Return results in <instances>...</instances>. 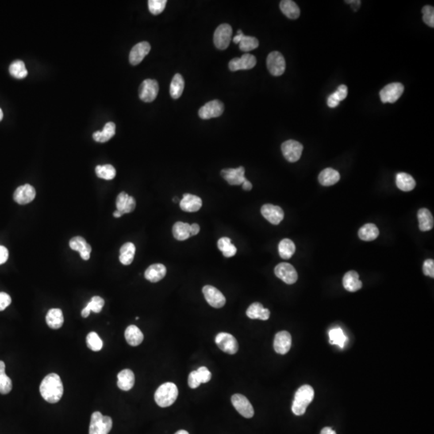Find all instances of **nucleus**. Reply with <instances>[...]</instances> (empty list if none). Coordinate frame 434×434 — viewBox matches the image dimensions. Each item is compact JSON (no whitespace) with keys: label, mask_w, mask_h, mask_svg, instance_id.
I'll return each mask as SVG.
<instances>
[{"label":"nucleus","mask_w":434,"mask_h":434,"mask_svg":"<svg viewBox=\"0 0 434 434\" xmlns=\"http://www.w3.org/2000/svg\"><path fill=\"white\" fill-rule=\"evenodd\" d=\"M40 395L47 402L56 404L61 399L64 387L61 379L56 373H51L44 377L40 386Z\"/></svg>","instance_id":"1"},{"label":"nucleus","mask_w":434,"mask_h":434,"mask_svg":"<svg viewBox=\"0 0 434 434\" xmlns=\"http://www.w3.org/2000/svg\"><path fill=\"white\" fill-rule=\"evenodd\" d=\"M315 397V391L311 385H302L297 389L294 395L292 412L296 416H301L305 414L306 408L309 404L313 401Z\"/></svg>","instance_id":"2"},{"label":"nucleus","mask_w":434,"mask_h":434,"mask_svg":"<svg viewBox=\"0 0 434 434\" xmlns=\"http://www.w3.org/2000/svg\"><path fill=\"white\" fill-rule=\"evenodd\" d=\"M178 390L174 383L167 382L159 387L155 393V401L162 408L171 406L176 401Z\"/></svg>","instance_id":"3"},{"label":"nucleus","mask_w":434,"mask_h":434,"mask_svg":"<svg viewBox=\"0 0 434 434\" xmlns=\"http://www.w3.org/2000/svg\"><path fill=\"white\" fill-rule=\"evenodd\" d=\"M113 427L111 417L103 416L100 412H93L91 416L89 434H108Z\"/></svg>","instance_id":"4"},{"label":"nucleus","mask_w":434,"mask_h":434,"mask_svg":"<svg viewBox=\"0 0 434 434\" xmlns=\"http://www.w3.org/2000/svg\"><path fill=\"white\" fill-rule=\"evenodd\" d=\"M404 86L399 82L391 83L381 89L380 92L383 103H394L404 93Z\"/></svg>","instance_id":"5"},{"label":"nucleus","mask_w":434,"mask_h":434,"mask_svg":"<svg viewBox=\"0 0 434 434\" xmlns=\"http://www.w3.org/2000/svg\"><path fill=\"white\" fill-rule=\"evenodd\" d=\"M232 27L228 24H220L214 33V44L216 48L225 50L230 44L232 38Z\"/></svg>","instance_id":"6"},{"label":"nucleus","mask_w":434,"mask_h":434,"mask_svg":"<svg viewBox=\"0 0 434 434\" xmlns=\"http://www.w3.org/2000/svg\"><path fill=\"white\" fill-rule=\"evenodd\" d=\"M303 151V146L295 140H287L282 143V151L286 160L295 163L299 160Z\"/></svg>","instance_id":"7"},{"label":"nucleus","mask_w":434,"mask_h":434,"mask_svg":"<svg viewBox=\"0 0 434 434\" xmlns=\"http://www.w3.org/2000/svg\"><path fill=\"white\" fill-rule=\"evenodd\" d=\"M266 63L268 70L272 75L279 77L285 73L286 60L279 52H272L269 54Z\"/></svg>","instance_id":"8"},{"label":"nucleus","mask_w":434,"mask_h":434,"mask_svg":"<svg viewBox=\"0 0 434 434\" xmlns=\"http://www.w3.org/2000/svg\"><path fill=\"white\" fill-rule=\"evenodd\" d=\"M159 89V84L155 80H145L139 87V97L145 102H151L158 96Z\"/></svg>","instance_id":"9"},{"label":"nucleus","mask_w":434,"mask_h":434,"mask_svg":"<svg viewBox=\"0 0 434 434\" xmlns=\"http://www.w3.org/2000/svg\"><path fill=\"white\" fill-rule=\"evenodd\" d=\"M216 345L224 352L234 355L238 351V343L236 338L231 334L221 332L216 336Z\"/></svg>","instance_id":"10"},{"label":"nucleus","mask_w":434,"mask_h":434,"mask_svg":"<svg viewBox=\"0 0 434 434\" xmlns=\"http://www.w3.org/2000/svg\"><path fill=\"white\" fill-rule=\"evenodd\" d=\"M274 273L278 278L288 285H292L297 282V271L290 264L286 262L278 264L274 269Z\"/></svg>","instance_id":"11"},{"label":"nucleus","mask_w":434,"mask_h":434,"mask_svg":"<svg viewBox=\"0 0 434 434\" xmlns=\"http://www.w3.org/2000/svg\"><path fill=\"white\" fill-rule=\"evenodd\" d=\"M224 104L219 100H213L205 104L199 110V116L201 118L211 119L220 117L224 113Z\"/></svg>","instance_id":"12"},{"label":"nucleus","mask_w":434,"mask_h":434,"mask_svg":"<svg viewBox=\"0 0 434 434\" xmlns=\"http://www.w3.org/2000/svg\"><path fill=\"white\" fill-rule=\"evenodd\" d=\"M205 299L208 303L214 308H221L225 305L226 298L218 289L212 286H205L203 288Z\"/></svg>","instance_id":"13"},{"label":"nucleus","mask_w":434,"mask_h":434,"mask_svg":"<svg viewBox=\"0 0 434 434\" xmlns=\"http://www.w3.org/2000/svg\"><path fill=\"white\" fill-rule=\"evenodd\" d=\"M232 405L241 416L245 418H252L254 415V409L248 399L241 394L233 395L231 399Z\"/></svg>","instance_id":"14"},{"label":"nucleus","mask_w":434,"mask_h":434,"mask_svg":"<svg viewBox=\"0 0 434 434\" xmlns=\"http://www.w3.org/2000/svg\"><path fill=\"white\" fill-rule=\"evenodd\" d=\"M257 59L254 55L250 53L244 54L241 57L234 58L228 64V67L231 71H239V70H252L255 67Z\"/></svg>","instance_id":"15"},{"label":"nucleus","mask_w":434,"mask_h":434,"mask_svg":"<svg viewBox=\"0 0 434 434\" xmlns=\"http://www.w3.org/2000/svg\"><path fill=\"white\" fill-rule=\"evenodd\" d=\"M261 212L264 218L274 225L279 224L284 219V212L282 208L273 204H265L262 206Z\"/></svg>","instance_id":"16"},{"label":"nucleus","mask_w":434,"mask_h":434,"mask_svg":"<svg viewBox=\"0 0 434 434\" xmlns=\"http://www.w3.org/2000/svg\"><path fill=\"white\" fill-rule=\"evenodd\" d=\"M36 192L34 187L30 184H24L19 187L18 189L15 191L14 201L17 204H28L32 202L34 199L36 198Z\"/></svg>","instance_id":"17"},{"label":"nucleus","mask_w":434,"mask_h":434,"mask_svg":"<svg viewBox=\"0 0 434 434\" xmlns=\"http://www.w3.org/2000/svg\"><path fill=\"white\" fill-rule=\"evenodd\" d=\"M291 335L287 331H280L276 334L274 341V348L280 355H286L291 347Z\"/></svg>","instance_id":"18"},{"label":"nucleus","mask_w":434,"mask_h":434,"mask_svg":"<svg viewBox=\"0 0 434 434\" xmlns=\"http://www.w3.org/2000/svg\"><path fill=\"white\" fill-rule=\"evenodd\" d=\"M151 51V45L148 42H140L134 46L130 52V63L132 66H137L143 61L147 54Z\"/></svg>","instance_id":"19"},{"label":"nucleus","mask_w":434,"mask_h":434,"mask_svg":"<svg viewBox=\"0 0 434 434\" xmlns=\"http://www.w3.org/2000/svg\"><path fill=\"white\" fill-rule=\"evenodd\" d=\"M221 176L230 185H240L246 180L243 167L224 169L221 171Z\"/></svg>","instance_id":"20"},{"label":"nucleus","mask_w":434,"mask_h":434,"mask_svg":"<svg viewBox=\"0 0 434 434\" xmlns=\"http://www.w3.org/2000/svg\"><path fill=\"white\" fill-rule=\"evenodd\" d=\"M70 248L79 252L80 256L85 261L89 260L91 254V246L82 236H74L70 241Z\"/></svg>","instance_id":"21"},{"label":"nucleus","mask_w":434,"mask_h":434,"mask_svg":"<svg viewBox=\"0 0 434 434\" xmlns=\"http://www.w3.org/2000/svg\"><path fill=\"white\" fill-rule=\"evenodd\" d=\"M181 209L184 212H195L201 209L202 207V200L197 196L192 194H184L180 204Z\"/></svg>","instance_id":"22"},{"label":"nucleus","mask_w":434,"mask_h":434,"mask_svg":"<svg viewBox=\"0 0 434 434\" xmlns=\"http://www.w3.org/2000/svg\"><path fill=\"white\" fill-rule=\"evenodd\" d=\"M167 274V269L163 264H154L149 266L145 271V278L151 282H158L163 279Z\"/></svg>","instance_id":"23"},{"label":"nucleus","mask_w":434,"mask_h":434,"mask_svg":"<svg viewBox=\"0 0 434 434\" xmlns=\"http://www.w3.org/2000/svg\"><path fill=\"white\" fill-rule=\"evenodd\" d=\"M135 377L133 371L124 369L117 374V387L122 391L131 390L135 385Z\"/></svg>","instance_id":"24"},{"label":"nucleus","mask_w":434,"mask_h":434,"mask_svg":"<svg viewBox=\"0 0 434 434\" xmlns=\"http://www.w3.org/2000/svg\"><path fill=\"white\" fill-rule=\"evenodd\" d=\"M343 287L349 292H356L362 288V282L359 278V274L355 271L347 272L343 278Z\"/></svg>","instance_id":"25"},{"label":"nucleus","mask_w":434,"mask_h":434,"mask_svg":"<svg viewBox=\"0 0 434 434\" xmlns=\"http://www.w3.org/2000/svg\"><path fill=\"white\" fill-rule=\"evenodd\" d=\"M246 316L251 319H261L266 321L270 319V312L266 308H264L262 304L254 302L249 306L246 312Z\"/></svg>","instance_id":"26"},{"label":"nucleus","mask_w":434,"mask_h":434,"mask_svg":"<svg viewBox=\"0 0 434 434\" xmlns=\"http://www.w3.org/2000/svg\"><path fill=\"white\" fill-rule=\"evenodd\" d=\"M125 338L129 345L137 347L143 343L144 336L137 326L131 325L126 329Z\"/></svg>","instance_id":"27"},{"label":"nucleus","mask_w":434,"mask_h":434,"mask_svg":"<svg viewBox=\"0 0 434 434\" xmlns=\"http://www.w3.org/2000/svg\"><path fill=\"white\" fill-rule=\"evenodd\" d=\"M417 218L419 220V228L422 232L430 231L434 225L433 216L430 211L427 208H420L417 213Z\"/></svg>","instance_id":"28"},{"label":"nucleus","mask_w":434,"mask_h":434,"mask_svg":"<svg viewBox=\"0 0 434 434\" xmlns=\"http://www.w3.org/2000/svg\"><path fill=\"white\" fill-rule=\"evenodd\" d=\"M115 124L109 121L105 124L102 131H96L95 133H93V138L97 143H106L115 135Z\"/></svg>","instance_id":"29"},{"label":"nucleus","mask_w":434,"mask_h":434,"mask_svg":"<svg viewBox=\"0 0 434 434\" xmlns=\"http://www.w3.org/2000/svg\"><path fill=\"white\" fill-rule=\"evenodd\" d=\"M46 323L52 329H59L63 326L64 316L62 311L58 308H52L48 311L46 316Z\"/></svg>","instance_id":"30"},{"label":"nucleus","mask_w":434,"mask_h":434,"mask_svg":"<svg viewBox=\"0 0 434 434\" xmlns=\"http://www.w3.org/2000/svg\"><path fill=\"white\" fill-rule=\"evenodd\" d=\"M340 179V174L332 168L324 169L319 175V181L323 186H332Z\"/></svg>","instance_id":"31"},{"label":"nucleus","mask_w":434,"mask_h":434,"mask_svg":"<svg viewBox=\"0 0 434 434\" xmlns=\"http://www.w3.org/2000/svg\"><path fill=\"white\" fill-rule=\"evenodd\" d=\"M135 245L132 242H127L120 249L119 261L124 266H129L132 263L135 258Z\"/></svg>","instance_id":"32"},{"label":"nucleus","mask_w":434,"mask_h":434,"mask_svg":"<svg viewBox=\"0 0 434 434\" xmlns=\"http://www.w3.org/2000/svg\"><path fill=\"white\" fill-rule=\"evenodd\" d=\"M397 186L403 192H410L416 187V181L410 174L405 172L398 173L396 178Z\"/></svg>","instance_id":"33"},{"label":"nucleus","mask_w":434,"mask_h":434,"mask_svg":"<svg viewBox=\"0 0 434 434\" xmlns=\"http://www.w3.org/2000/svg\"><path fill=\"white\" fill-rule=\"evenodd\" d=\"M280 8L286 17L291 20H295L300 16V9L297 4L291 0H283L280 3Z\"/></svg>","instance_id":"34"},{"label":"nucleus","mask_w":434,"mask_h":434,"mask_svg":"<svg viewBox=\"0 0 434 434\" xmlns=\"http://www.w3.org/2000/svg\"><path fill=\"white\" fill-rule=\"evenodd\" d=\"M380 231L374 224H366L363 225L358 232L359 237L364 241H371L378 237Z\"/></svg>","instance_id":"35"},{"label":"nucleus","mask_w":434,"mask_h":434,"mask_svg":"<svg viewBox=\"0 0 434 434\" xmlns=\"http://www.w3.org/2000/svg\"><path fill=\"white\" fill-rule=\"evenodd\" d=\"M295 244L289 239H283L278 244V253L282 259L288 260L295 253Z\"/></svg>","instance_id":"36"},{"label":"nucleus","mask_w":434,"mask_h":434,"mask_svg":"<svg viewBox=\"0 0 434 434\" xmlns=\"http://www.w3.org/2000/svg\"><path fill=\"white\" fill-rule=\"evenodd\" d=\"M184 89V80L179 74H175L170 86V94L173 99H178L182 95Z\"/></svg>","instance_id":"37"},{"label":"nucleus","mask_w":434,"mask_h":434,"mask_svg":"<svg viewBox=\"0 0 434 434\" xmlns=\"http://www.w3.org/2000/svg\"><path fill=\"white\" fill-rule=\"evenodd\" d=\"M173 236L176 240H182L189 239L191 236L190 224L188 223L176 222L172 228Z\"/></svg>","instance_id":"38"},{"label":"nucleus","mask_w":434,"mask_h":434,"mask_svg":"<svg viewBox=\"0 0 434 434\" xmlns=\"http://www.w3.org/2000/svg\"><path fill=\"white\" fill-rule=\"evenodd\" d=\"M329 338L331 344L339 346L340 348H343L347 340L345 334L339 327L333 328L329 331Z\"/></svg>","instance_id":"39"},{"label":"nucleus","mask_w":434,"mask_h":434,"mask_svg":"<svg viewBox=\"0 0 434 434\" xmlns=\"http://www.w3.org/2000/svg\"><path fill=\"white\" fill-rule=\"evenodd\" d=\"M9 72L11 75L16 79H24L28 76L25 64L22 60H15L9 66Z\"/></svg>","instance_id":"40"},{"label":"nucleus","mask_w":434,"mask_h":434,"mask_svg":"<svg viewBox=\"0 0 434 434\" xmlns=\"http://www.w3.org/2000/svg\"><path fill=\"white\" fill-rule=\"evenodd\" d=\"M95 171L98 178L105 180H111L116 176L115 168L110 164L98 165L96 167Z\"/></svg>","instance_id":"41"},{"label":"nucleus","mask_w":434,"mask_h":434,"mask_svg":"<svg viewBox=\"0 0 434 434\" xmlns=\"http://www.w3.org/2000/svg\"><path fill=\"white\" fill-rule=\"evenodd\" d=\"M259 46V41L258 39L253 36H244L242 38L241 41L239 44V47L242 52H248L252 50L255 49Z\"/></svg>","instance_id":"42"},{"label":"nucleus","mask_w":434,"mask_h":434,"mask_svg":"<svg viewBox=\"0 0 434 434\" xmlns=\"http://www.w3.org/2000/svg\"><path fill=\"white\" fill-rule=\"evenodd\" d=\"M88 347L93 351H101L103 347V342L96 332H90L86 337Z\"/></svg>","instance_id":"43"},{"label":"nucleus","mask_w":434,"mask_h":434,"mask_svg":"<svg viewBox=\"0 0 434 434\" xmlns=\"http://www.w3.org/2000/svg\"><path fill=\"white\" fill-rule=\"evenodd\" d=\"M167 3V0H149V11L151 14L155 15V16L159 15L164 10Z\"/></svg>","instance_id":"44"},{"label":"nucleus","mask_w":434,"mask_h":434,"mask_svg":"<svg viewBox=\"0 0 434 434\" xmlns=\"http://www.w3.org/2000/svg\"><path fill=\"white\" fill-rule=\"evenodd\" d=\"M104 305H105V301L102 297H99V296H94V297H92L91 300L86 307L90 312L97 314L101 312Z\"/></svg>","instance_id":"45"},{"label":"nucleus","mask_w":434,"mask_h":434,"mask_svg":"<svg viewBox=\"0 0 434 434\" xmlns=\"http://www.w3.org/2000/svg\"><path fill=\"white\" fill-rule=\"evenodd\" d=\"M12 389V382L10 377L7 376L6 373H0V393L8 394Z\"/></svg>","instance_id":"46"},{"label":"nucleus","mask_w":434,"mask_h":434,"mask_svg":"<svg viewBox=\"0 0 434 434\" xmlns=\"http://www.w3.org/2000/svg\"><path fill=\"white\" fill-rule=\"evenodd\" d=\"M129 195L124 193V192L117 196L116 207H117V210L121 212L122 215L126 214V209H127V204L129 202Z\"/></svg>","instance_id":"47"},{"label":"nucleus","mask_w":434,"mask_h":434,"mask_svg":"<svg viewBox=\"0 0 434 434\" xmlns=\"http://www.w3.org/2000/svg\"><path fill=\"white\" fill-rule=\"evenodd\" d=\"M423 20L428 26L434 27V8L432 6H424L422 9Z\"/></svg>","instance_id":"48"},{"label":"nucleus","mask_w":434,"mask_h":434,"mask_svg":"<svg viewBox=\"0 0 434 434\" xmlns=\"http://www.w3.org/2000/svg\"><path fill=\"white\" fill-rule=\"evenodd\" d=\"M347 96V87L344 85H342V86H339V88H338L337 90L335 92V93H332L331 95L329 96V98L331 99L334 100V101H336L338 103H339L340 101H343V100L345 99L346 97Z\"/></svg>","instance_id":"49"},{"label":"nucleus","mask_w":434,"mask_h":434,"mask_svg":"<svg viewBox=\"0 0 434 434\" xmlns=\"http://www.w3.org/2000/svg\"><path fill=\"white\" fill-rule=\"evenodd\" d=\"M197 371L199 378L201 380V384L203 383L205 384V383L209 382L211 381L212 373L206 367H199Z\"/></svg>","instance_id":"50"},{"label":"nucleus","mask_w":434,"mask_h":434,"mask_svg":"<svg viewBox=\"0 0 434 434\" xmlns=\"http://www.w3.org/2000/svg\"><path fill=\"white\" fill-rule=\"evenodd\" d=\"M423 272L424 275L428 276L430 278H434V262L432 259H428L424 262L423 265Z\"/></svg>","instance_id":"51"},{"label":"nucleus","mask_w":434,"mask_h":434,"mask_svg":"<svg viewBox=\"0 0 434 434\" xmlns=\"http://www.w3.org/2000/svg\"><path fill=\"white\" fill-rule=\"evenodd\" d=\"M201 385V380L199 378L197 371H193L189 374V385L191 389H197Z\"/></svg>","instance_id":"52"},{"label":"nucleus","mask_w":434,"mask_h":434,"mask_svg":"<svg viewBox=\"0 0 434 434\" xmlns=\"http://www.w3.org/2000/svg\"><path fill=\"white\" fill-rule=\"evenodd\" d=\"M12 303V298L10 295L4 292L0 293V312H3Z\"/></svg>","instance_id":"53"},{"label":"nucleus","mask_w":434,"mask_h":434,"mask_svg":"<svg viewBox=\"0 0 434 434\" xmlns=\"http://www.w3.org/2000/svg\"><path fill=\"white\" fill-rule=\"evenodd\" d=\"M231 244H232L231 239L228 237L220 238V240H218V243H217L219 250H220L222 253L224 252V251H225V250H226L231 245Z\"/></svg>","instance_id":"54"},{"label":"nucleus","mask_w":434,"mask_h":434,"mask_svg":"<svg viewBox=\"0 0 434 434\" xmlns=\"http://www.w3.org/2000/svg\"><path fill=\"white\" fill-rule=\"evenodd\" d=\"M9 254L6 247L0 245V265L5 263L8 261Z\"/></svg>","instance_id":"55"},{"label":"nucleus","mask_w":434,"mask_h":434,"mask_svg":"<svg viewBox=\"0 0 434 434\" xmlns=\"http://www.w3.org/2000/svg\"><path fill=\"white\" fill-rule=\"evenodd\" d=\"M236 251L237 250H236V246L232 244L224 252H223V255L225 258H232L236 254Z\"/></svg>","instance_id":"56"},{"label":"nucleus","mask_w":434,"mask_h":434,"mask_svg":"<svg viewBox=\"0 0 434 434\" xmlns=\"http://www.w3.org/2000/svg\"><path fill=\"white\" fill-rule=\"evenodd\" d=\"M200 225L198 224H193L190 225L191 236H196L200 232Z\"/></svg>","instance_id":"57"},{"label":"nucleus","mask_w":434,"mask_h":434,"mask_svg":"<svg viewBox=\"0 0 434 434\" xmlns=\"http://www.w3.org/2000/svg\"><path fill=\"white\" fill-rule=\"evenodd\" d=\"M244 33L242 32L241 30H238L237 35L233 38V42L235 44H240L242 38L244 37Z\"/></svg>","instance_id":"58"},{"label":"nucleus","mask_w":434,"mask_h":434,"mask_svg":"<svg viewBox=\"0 0 434 434\" xmlns=\"http://www.w3.org/2000/svg\"><path fill=\"white\" fill-rule=\"evenodd\" d=\"M242 188L245 191H250L253 189V185L250 181L246 179L243 183H242Z\"/></svg>","instance_id":"59"},{"label":"nucleus","mask_w":434,"mask_h":434,"mask_svg":"<svg viewBox=\"0 0 434 434\" xmlns=\"http://www.w3.org/2000/svg\"><path fill=\"white\" fill-rule=\"evenodd\" d=\"M320 434H336V432L332 428H330V427H325V428H323L322 429Z\"/></svg>","instance_id":"60"},{"label":"nucleus","mask_w":434,"mask_h":434,"mask_svg":"<svg viewBox=\"0 0 434 434\" xmlns=\"http://www.w3.org/2000/svg\"><path fill=\"white\" fill-rule=\"evenodd\" d=\"M5 363L4 361L0 360V373H5Z\"/></svg>","instance_id":"61"},{"label":"nucleus","mask_w":434,"mask_h":434,"mask_svg":"<svg viewBox=\"0 0 434 434\" xmlns=\"http://www.w3.org/2000/svg\"><path fill=\"white\" fill-rule=\"evenodd\" d=\"M121 216H122V214L117 210H116L115 212H113V216L116 217V218H119V217H121Z\"/></svg>","instance_id":"62"},{"label":"nucleus","mask_w":434,"mask_h":434,"mask_svg":"<svg viewBox=\"0 0 434 434\" xmlns=\"http://www.w3.org/2000/svg\"><path fill=\"white\" fill-rule=\"evenodd\" d=\"M174 434H189V432H188V431L182 430H182L177 431V432Z\"/></svg>","instance_id":"63"},{"label":"nucleus","mask_w":434,"mask_h":434,"mask_svg":"<svg viewBox=\"0 0 434 434\" xmlns=\"http://www.w3.org/2000/svg\"><path fill=\"white\" fill-rule=\"evenodd\" d=\"M3 118H4V113H3V110L0 108V121H2Z\"/></svg>","instance_id":"64"}]
</instances>
